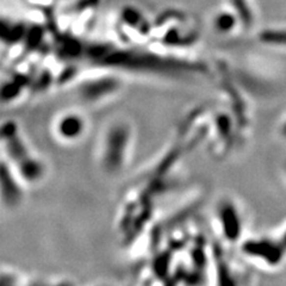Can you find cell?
Returning <instances> with one entry per match:
<instances>
[{"label":"cell","mask_w":286,"mask_h":286,"mask_svg":"<svg viewBox=\"0 0 286 286\" xmlns=\"http://www.w3.org/2000/svg\"><path fill=\"white\" fill-rule=\"evenodd\" d=\"M284 131H285V135H286V126H285V129H284Z\"/></svg>","instance_id":"8fae6325"},{"label":"cell","mask_w":286,"mask_h":286,"mask_svg":"<svg viewBox=\"0 0 286 286\" xmlns=\"http://www.w3.org/2000/svg\"><path fill=\"white\" fill-rule=\"evenodd\" d=\"M261 41L269 44H286V31H268L262 32L260 36Z\"/></svg>","instance_id":"9c48e42d"},{"label":"cell","mask_w":286,"mask_h":286,"mask_svg":"<svg viewBox=\"0 0 286 286\" xmlns=\"http://www.w3.org/2000/svg\"><path fill=\"white\" fill-rule=\"evenodd\" d=\"M121 80L113 76H94L85 78L78 86V93L84 102L98 103L118 92Z\"/></svg>","instance_id":"3957f363"},{"label":"cell","mask_w":286,"mask_h":286,"mask_svg":"<svg viewBox=\"0 0 286 286\" xmlns=\"http://www.w3.org/2000/svg\"><path fill=\"white\" fill-rule=\"evenodd\" d=\"M242 251L247 255L257 257L268 263H276L282 257V249L276 243L269 241H247L242 246Z\"/></svg>","instance_id":"52a82bcc"},{"label":"cell","mask_w":286,"mask_h":286,"mask_svg":"<svg viewBox=\"0 0 286 286\" xmlns=\"http://www.w3.org/2000/svg\"><path fill=\"white\" fill-rule=\"evenodd\" d=\"M24 180L17 173L9 161L2 159L1 162V199L9 208L17 207L23 198L22 184Z\"/></svg>","instance_id":"277c9868"},{"label":"cell","mask_w":286,"mask_h":286,"mask_svg":"<svg viewBox=\"0 0 286 286\" xmlns=\"http://www.w3.org/2000/svg\"><path fill=\"white\" fill-rule=\"evenodd\" d=\"M285 242H286V235H285Z\"/></svg>","instance_id":"7c38bea8"},{"label":"cell","mask_w":286,"mask_h":286,"mask_svg":"<svg viewBox=\"0 0 286 286\" xmlns=\"http://www.w3.org/2000/svg\"><path fill=\"white\" fill-rule=\"evenodd\" d=\"M2 146L6 152L9 162L26 182H37L44 173L43 165L30 152L29 147L22 137L17 124L5 122L2 124Z\"/></svg>","instance_id":"6da1fadb"},{"label":"cell","mask_w":286,"mask_h":286,"mask_svg":"<svg viewBox=\"0 0 286 286\" xmlns=\"http://www.w3.org/2000/svg\"><path fill=\"white\" fill-rule=\"evenodd\" d=\"M230 1H232L233 6L237 11L242 23L244 26H249L252 23V15L251 11H249V7L247 6L246 0H230Z\"/></svg>","instance_id":"ba28073f"},{"label":"cell","mask_w":286,"mask_h":286,"mask_svg":"<svg viewBox=\"0 0 286 286\" xmlns=\"http://www.w3.org/2000/svg\"><path fill=\"white\" fill-rule=\"evenodd\" d=\"M216 212L223 237L229 242H235L241 235V219L235 205L228 199L222 201L218 203Z\"/></svg>","instance_id":"5b68a950"},{"label":"cell","mask_w":286,"mask_h":286,"mask_svg":"<svg viewBox=\"0 0 286 286\" xmlns=\"http://www.w3.org/2000/svg\"><path fill=\"white\" fill-rule=\"evenodd\" d=\"M85 119L78 112H65L56 118L54 124L55 135L65 142H74L84 135Z\"/></svg>","instance_id":"8992f818"},{"label":"cell","mask_w":286,"mask_h":286,"mask_svg":"<svg viewBox=\"0 0 286 286\" xmlns=\"http://www.w3.org/2000/svg\"><path fill=\"white\" fill-rule=\"evenodd\" d=\"M235 19L230 15H218L215 19V26L218 31L228 32L234 26Z\"/></svg>","instance_id":"30bf717a"},{"label":"cell","mask_w":286,"mask_h":286,"mask_svg":"<svg viewBox=\"0 0 286 286\" xmlns=\"http://www.w3.org/2000/svg\"><path fill=\"white\" fill-rule=\"evenodd\" d=\"M132 141L131 126L126 121L111 123L103 134L101 165L109 174H117L126 166Z\"/></svg>","instance_id":"7a4b0ae2"}]
</instances>
